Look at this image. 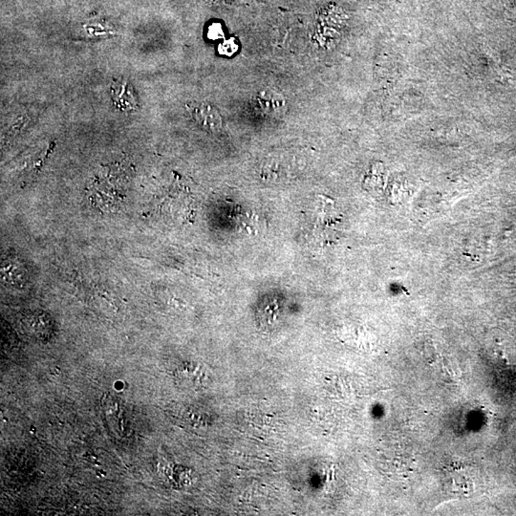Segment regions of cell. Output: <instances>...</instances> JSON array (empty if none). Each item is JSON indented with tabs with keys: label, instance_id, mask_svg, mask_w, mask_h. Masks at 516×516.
<instances>
[{
	"label": "cell",
	"instance_id": "1",
	"mask_svg": "<svg viewBox=\"0 0 516 516\" xmlns=\"http://www.w3.org/2000/svg\"><path fill=\"white\" fill-rule=\"evenodd\" d=\"M88 196L96 208L105 213H113L125 205L127 188L119 179L107 177L95 181L90 186Z\"/></svg>",
	"mask_w": 516,
	"mask_h": 516
},
{
	"label": "cell",
	"instance_id": "2",
	"mask_svg": "<svg viewBox=\"0 0 516 516\" xmlns=\"http://www.w3.org/2000/svg\"><path fill=\"white\" fill-rule=\"evenodd\" d=\"M191 115L199 125L208 131L217 132L222 127V118L213 105L206 103H195L189 107Z\"/></svg>",
	"mask_w": 516,
	"mask_h": 516
},
{
	"label": "cell",
	"instance_id": "3",
	"mask_svg": "<svg viewBox=\"0 0 516 516\" xmlns=\"http://www.w3.org/2000/svg\"><path fill=\"white\" fill-rule=\"evenodd\" d=\"M260 107L268 114L280 116L286 110V100L283 96L272 89L260 91L257 96Z\"/></svg>",
	"mask_w": 516,
	"mask_h": 516
},
{
	"label": "cell",
	"instance_id": "4",
	"mask_svg": "<svg viewBox=\"0 0 516 516\" xmlns=\"http://www.w3.org/2000/svg\"><path fill=\"white\" fill-rule=\"evenodd\" d=\"M112 98L118 107L124 110H133L137 108L136 97L131 86L125 80L113 83Z\"/></svg>",
	"mask_w": 516,
	"mask_h": 516
}]
</instances>
